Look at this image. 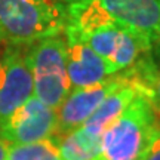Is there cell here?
<instances>
[{"label": "cell", "instance_id": "6da1fadb", "mask_svg": "<svg viewBox=\"0 0 160 160\" xmlns=\"http://www.w3.org/2000/svg\"><path fill=\"white\" fill-rule=\"evenodd\" d=\"M67 27L80 36L93 51L123 73L137 64L151 45L114 21L98 0H83L67 6Z\"/></svg>", "mask_w": 160, "mask_h": 160}, {"label": "cell", "instance_id": "7a4b0ae2", "mask_svg": "<svg viewBox=\"0 0 160 160\" xmlns=\"http://www.w3.org/2000/svg\"><path fill=\"white\" fill-rule=\"evenodd\" d=\"M67 8L59 0H0V43L28 46L62 33Z\"/></svg>", "mask_w": 160, "mask_h": 160}, {"label": "cell", "instance_id": "3957f363", "mask_svg": "<svg viewBox=\"0 0 160 160\" xmlns=\"http://www.w3.org/2000/svg\"><path fill=\"white\" fill-rule=\"evenodd\" d=\"M157 126V113L147 91H141L101 135V156L98 160H139Z\"/></svg>", "mask_w": 160, "mask_h": 160}, {"label": "cell", "instance_id": "277c9868", "mask_svg": "<svg viewBox=\"0 0 160 160\" xmlns=\"http://www.w3.org/2000/svg\"><path fill=\"white\" fill-rule=\"evenodd\" d=\"M27 62L33 76L34 97L57 110L71 92L64 31L27 46Z\"/></svg>", "mask_w": 160, "mask_h": 160}, {"label": "cell", "instance_id": "5b68a950", "mask_svg": "<svg viewBox=\"0 0 160 160\" xmlns=\"http://www.w3.org/2000/svg\"><path fill=\"white\" fill-rule=\"evenodd\" d=\"M34 97L27 46L6 45L0 53V126Z\"/></svg>", "mask_w": 160, "mask_h": 160}, {"label": "cell", "instance_id": "8992f818", "mask_svg": "<svg viewBox=\"0 0 160 160\" xmlns=\"http://www.w3.org/2000/svg\"><path fill=\"white\" fill-rule=\"evenodd\" d=\"M57 110L31 97L0 126V137L11 145L37 142L55 135Z\"/></svg>", "mask_w": 160, "mask_h": 160}, {"label": "cell", "instance_id": "52a82bcc", "mask_svg": "<svg viewBox=\"0 0 160 160\" xmlns=\"http://www.w3.org/2000/svg\"><path fill=\"white\" fill-rule=\"evenodd\" d=\"M128 76L129 73L123 71L102 83L71 89L64 102L57 108V131L53 137H61L79 129L93 114V111L99 107L105 97L117 89L128 79Z\"/></svg>", "mask_w": 160, "mask_h": 160}, {"label": "cell", "instance_id": "ba28073f", "mask_svg": "<svg viewBox=\"0 0 160 160\" xmlns=\"http://www.w3.org/2000/svg\"><path fill=\"white\" fill-rule=\"evenodd\" d=\"M64 37L67 46V73L71 89L98 85L119 74L111 64L99 57L67 25L64 28Z\"/></svg>", "mask_w": 160, "mask_h": 160}, {"label": "cell", "instance_id": "9c48e42d", "mask_svg": "<svg viewBox=\"0 0 160 160\" xmlns=\"http://www.w3.org/2000/svg\"><path fill=\"white\" fill-rule=\"evenodd\" d=\"M114 21L147 43L160 42V0H98Z\"/></svg>", "mask_w": 160, "mask_h": 160}, {"label": "cell", "instance_id": "30bf717a", "mask_svg": "<svg viewBox=\"0 0 160 160\" xmlns=\"http://www.w3.org/2000/svg\"><path fill=\"white\" fill-rule=\"evenodd\" d=\"M141 91H145V88L137 73L131 71L128 79L117 89L105 97V99L99 104V107L93 111V114L82 125V128L92 135L101 137L119 119V116L125 111V108Z\"/></svg>", "mask_w": 160, "mask_h": 160}, {"label": "cell", "instance_id": "8fae6325", "mask_svg": "<svg viewBox=\"0 0 160 160\" xmlns=\"http://www.w3.org/2000/svg\"><path fill=\"white\" fill-rule=\"evenodd\" d=\"M53 138L62 160H98L101 156V137L92 135L82 126L70 133Z\"/></svg>", "mask_w": 160, "mask_h": 160}, {"label": "cell", "instance_id": "7c38bea8", "mask_svg": "<svg viewBox=\"0 0 160 160\" xmlns=\"http://www.w3.org/2000/svg\"><path fill=\"white\" fill-rule=\"evenodd\" d=\"M6 160H62L55 138H46L37 142L11 145Z\"/></svg>", "mask_w": 160, "mask_h": 160}, {"label": "cell", "instance_id": "4fadbf2b", "mask_svg": "<svg viewBox=\"0 0 160 160\" xmlns=\"http://www.w3.org/2000/svg\"><path fill=\"white\" fill-rule=\"evenodd\" d=\"M144 86H145V91H147L150 101L153 104V108L160 116V74H150L144 82Z\"/></svg>", "mask_w": 160, "mask_h": 160}, {"label": "cell", "instance_id": "5bb4252c", "mask_svg": "<svg viewBox=\"0 0 160 160\" xmlns=\"http://www.w3.org/2000/svg\"><path fill=\"white\" fill-rule=\"evenodd\" d=\"M139 160H160V125L156 128L154 133Z\"/></svg>", "mask_w": 160, "mask_h": 160}, {"label": "cell", "instance_id": "9a60e30c", "mask_svg": "<svg viewBox=\"0 0 160 160\" xmlns=\"http://www.w3.org/2000/svg\"><path fill=\"white\" fill-rule=\"evenodd\" d=\"M9 147L11 144L6 142L3 138L0 137V160H6L8 159V153H9Z\"/></svg>", "mask_w": 160, "mask_h": 160}, {"label": "cell", "instance_id": "2e32d148", "mask_svg": "<svg viewBox=\"0 0 160 160\" xmlns=\"http://www.w3.org/2000/svg\"><path fill=\"white\" fill-rule=\"evenodd\" d=\"M61 3H67V5H73V3H79V2H83V0H59Z\"/></svg>", "mask_w": 160, "mask_h": 160}, {"label": "cell", "instance_id": "e0dca14e", "mask_svg": "<svg viewBox=\"0 0 160 160\" xmlns=\"http://www.w3.org/2000/svg\"><path fill=\"white\" fill-rule=\"evenodd\" d=\"M0 45H2V43H0Z\"/></svg>", "mask_w": 160, "mask_h": 160}]
</instances>
